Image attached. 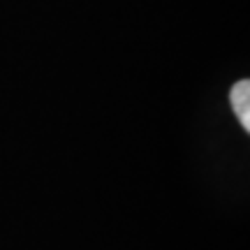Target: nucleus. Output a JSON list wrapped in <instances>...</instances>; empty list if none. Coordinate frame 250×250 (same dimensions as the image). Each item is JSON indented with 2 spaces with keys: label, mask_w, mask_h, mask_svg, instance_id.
I'll list each match as a JSON object with an SVG mask.
<instances>
[{
  "label": "nucleus",
  "mask_w": 250,
  "mask_h": 250,
  "mask_svg": "<svg viewBox=\"0 0 250 250\" xmlns=\"http://www.w3.org/2000/svg\"><path fill=\"white\" fill-rule=\"evenodd\" d=\"M229 100H232V109L239 118V123L243 125V130H250V81H236L232 86Z\"/></svg>",
  "instance_id": "1"
}]
</instances>
